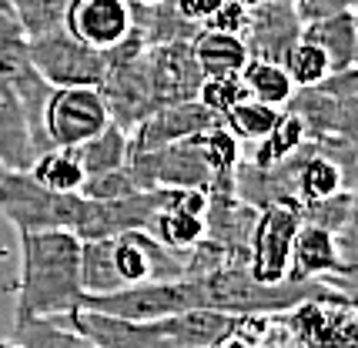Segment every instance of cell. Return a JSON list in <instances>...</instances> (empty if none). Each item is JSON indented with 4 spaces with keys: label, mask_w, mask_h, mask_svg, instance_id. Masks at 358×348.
Instances as JSON below:
<instances>
[{
    "label": "cell",
    "mask_w": 358,
    "mask_h": 348,
    "mask_svg": "<svg viewBox=\"0 0 358 348\" xmlns=\"http://www.w3.org/2000/svg\"><path fill=\"white\" fill-rule=\"evenodd\" d=\"M20 238V285H17V321L61 318L80 308V238L64 228L24 231Z\"/></svg>",
    "instance_id": "1"
},
{
    "label": "cell",
    "mask_w": 358,
    "mask_h": 348,
    "mask_svg": "<svg viewBox=\"0 0 358 348\" xmlns=\"http://www.w3.org/2000/svg\"><path fill=\"white\" fill-rule=\"evenodd\" d=\"M84 215V198L78 191H50L31 171H3L0 177V218L24 231H50L64 228L74 231Z\"/></svg>",
    "instance_id": "2"
},
{
    "label": "cell",
    "mask_w": 358,
    "mask_h": 348,
    "mask_svg": "<svg viewBox=\"0 0 358 348\" xmlns=\"http://www.w3.org/2000/svg\"><path fill=\"white\" fill-rule=\"evenodd\" d=\"M80 308H94L104 315H117L127 321H157L181 312L208 308L204 285L198 278H171V282H141L124 285L108 295H84Z\"/></svg>",
    "instance_id": "3"
},
{
    "label": "cell",
    "mask_w": 358,
    "mask_h": 348,
    "mask_svg": "<svg viewBox=\"0 0 358 348\" xmlns=\"http://www.w3.org/2000/svg\"><path fill=\"white\" fill-rule=\"evenodd\" d=\"M31 61L50 87H97L104 80L101 50L87 48L67 27H54L47 34L27 37Z\"/></svg>",
    "instance_id": "4"
},
{
    "label": "cell",
    "mask_w": 358,
    "mask_h": 348,
    "mask_svg": "<svg viewBox=\"0 0 358 348\" xmlns=\"http://www.w3.org/2000/svg\"><path fill=\"white\" fill-rule=\"evenodd\" d=\"M110 121L101 87H50L41 127L50 147H78Z\"/></svg>",
    "instance_id": "5"
},
{
    "label": "cell",
    "mask_w": 358,
    "mask_h": 348,
    "mask_svg": "<svg viewBox=\"0 0 358 348\" xmlns=\"http://www.w3.org/2000/svg\"><path fill=\"white\" fill-rule=\"evenodd\" d=\"M61 318L94 348H185L178 332V315L157 321H127L94 308H74L71 315Z\"/></svg>",
    "instance_id": "6"
},
{
    "label": "cell",
    "mask_w": 358,
    "mask_h": 348,
    "mask_svg": "<svg viewBox=\"0 0 358 348\" xmlns=\"http://www.w3.org/2000/svg\"><path fill=\"white\" fill-rule=\"evenodd\" d=\"M298 224H301L298 205H268L258 211L248 238V271L255 282L262 285L288 282V261Z\"/></svg>",
    "instance_id": "7"
},
{
    "label": "cell",
    "mask_w": 358,
    "mask_h": 348,
    "mask_svg": "<svg viewBox=\"0 0 358 348\" xmlns=\"http://www.w3.org/2000/svg\"><path fill=\"white\" fill-rule=\"evenodd\" d=\"M104 104H108L110 121L124 127L127 134L155 111V87H151V67H148V50L121 64H104V80L97 84Z\"/></svg>",
    "instance_id": "8"
},
{
    "label": "cell",
    "mask_w": 358,
    "mask_h": 348,
    "mask_svg": "<svg viewBox=\"0 0 358 348\" xmlns=\"http://www.w3.org/2000/svg\"><path fill=\"white\" fill-rule=\"evenodd\" d=\"M110 258L114 271L124 285H141V282H171L185 278V254L168 252L151 231L134 228L110 238Z\"/></svg>",
    "instance_id": "9"
},
{
    "label": "cell",
    "mask_w": 358,
    "mask_h": 348,
    "mask_svg": "<svg viewBox=\"0 0 358 348\" xmlns=\"http://www.w3.org/2000/svg\"><path fill=\"white\" fill-rule=\"evenodd\" d=\"M301 17H298L295 3L285 0H255L248 7V24H245V48L251 57L262 61H278L285 64L288 50L301 41Z\"/></svg>",
    "instance_id": "10"
},
{
    "label": "cell",
    "mask_w": 358,
    "mask_h": 348,
    "mask_svg": "<svg viewBox=\"0 0 358 348\" xmlns=\"http://www.w3.org/2000/svg\"><path fill=\"white\" fill-rule=\"evenodd\" d=\"M164 191L151 188V191H134L124 198H114V201H87L84 198V215H80L74 235L84 238H114L121 231H134V228H151L157 208H161Z\"/></svg>",
    "instance_id": "11"
},
{
    "label": "cell",
    "mask_w": 358,
    "mask_h": 348,
    "mask_svg": "<svg viewBox=\"0 0 358 348\" xmlns=\"http://www.w3.org/2000/svg\"><path fill=\"white\" fill-rule=\"evenodd\" d=\"M161 208H157L151 235L174 254H187L204 238V208L208 191L204 188H161Z\"/></svg>",
    "instance_id": "12"
},
{
    "label": "cell",
    "mask_w": 358,
    "mask_h": 348,
    "mask_svg": "<svg viewBox=\"0 0 358 348\" xmlns=\"http://www.w3.org/2000/svg\"><path fill=\"white\" fill-rule=\"evenodd\" d=\"M211 124H218V117L208 111L198 97L178 101V104L155 108L127 134V144H131V151H151V147H164V144L185 141V138H198Z\"/></svg>",
    "instance_id": "13"
},
{
    "label": "cell",
    "mask_w": 358,
    "mask_h": 348,
    "mask_svg": "<svg viewBox=\"0 0 358 348\" xmlns=\"http://www.w3.org/2000/svg\"><path fill=\"white\" fill-rule=\"evenodd\" d=\"M64 27L94 50H108L134 31L131 0H71Z\"/></svg>",
    "instance_id": "14"
},
{
    "label": "cell",
    "mask_w": 358,
    "mask_h": 348,
    "mask_svg": "<svg viewBox=\"0 0 358 348\" xmlns=\"http://www.w3.org/2000/svg\"><path fill=\"white\" fill-rule=\"evenodd\" d=\"M148 67H151V87H155L157 108L178 104V101H194L201 91L204 78L191 54V41L148 48Z\"/></svg>",
    "instance_id": "15"
},
{
    "label": "cell",
    "mask_w": 358,
    "mask_h": 348,
    "mask_svg": "<svg viewBox=\"0 0 358 348\" xmlns=\"http://www.w3.org/2000/svg\"><path fill=\"white\" fill-rule=\"evenodd\" d=\"M37 158L31 121L20 108V97L14 87L0 78V164L7 171H27Z\"/></svg>",
    "instance_id": "16"
},
{
    "label": "cell",
    "mask_w": 358,
    "mask_h": 348,
    "mask_svg": "<svg viewBox=\"0 0 358 348\" xmlns=\"http://www.w3.org/2000/svg\"><path fill=\"white\" fill-rule=\"evenodd\" d=\"M328 275H338L335 235L312 222H301L295 231V241H292L288 278L292 282H322Z\"/></svg>",
    "instance_id": "17"
},
{
    "label": "cell",
    "mask_w": 358,
    "mask_h": 348,
    "mask_svg": "<svg viewBox=\"0 0 358 348\" xmlns=\"http://www.w3.org/2000/svg\"><path fill=\"white\" fill-rule=\"evenodd\" d=\"M338 191H355L348 184L345 171L328 158L325 151L315 141H305L298 151V164H295V198L298 205H312L322 198H331Z\"/></svg>",
    "instance_id": "18"
},
{
    "label": "cell",
    "mask_w": 358,
    "mask_h": 348,
    "mask_svg": "<svg viewBox=\"0 0 358 348\" xmlns=\"http://www.w3.org/2000/svg\"><path fill=\"white\" fill-rule=\"evenodd\" d=\"M131 17H134V31L148 48H161V44H178V41H191L201 31L198 24H191L174 0H131Z\"/></svg>",
    "instance_id": "19"
},
{
    "label": "cell",
    "mask_w": 358,
    "mask_h": 348,
    "mask_svg": "<svg viewBox=\"0 0 358 348\" xmlns=\"http://www.w3.org/2000/svg\"><path fill=\"white\" fill-rule=\"evenodd\" d=\"M191 54L201 67V78H228V74H241V67L248 64V48L241 41V34L215 31V27H201L191 37Z\"/></svg>",
    "instance_id": "20"
},
{
    "label": "cell",
    "mask_w": 358,
    "mask_h": 348,
    "mask_svg": "<svg viewBox=\"0 0 358 348\" xmlns=\"http://www.w3.org/2000/svg\"><path fill=\"white\" fill-rule=\"evenodd\" d=\"M301 37L325 50L331 71H345L358 57V34H355V24H352V10H342V14H331V17L305 24Z\"/></svg>",
    "instance_id": "21"
},
{
    "label": "cell",
    "mask_w": 358,
    "mask_h": 348,
    "mask_svg": "<svg viewBox=\"0 0 358 348\" xmlns=\"http://www.w3.org/2000/svg\"><path fill=\"white\" fill-rule=\"evenodd\" d=\"M308 141V134H305V124L298 121L292 111H281L278 124L268 131L262 141L251 144L248 151V164H255V168H275V164H281V161H288L295 151H301V144Z\"/></svg>",
    "instance_id": "22"
},
{
    "label": "cell",
    "mask_w": 358,
    "mask_h": 348,
    "mask_svg": "<svg viewBox=\"0 0 358 348\" xmlns=\"http://www.w3.org/2000/svg\"><path fill=\"white\" fill-rule=\"evenodd\" d=\"M127 147H131L127 144V131L117 127L114 121H108L94 138L78 144L74 154H78L80 168H84V177H87V174H104V171H114V168H124Z\"/></svg>",
    "instance_id": "23"
},
{
    "label": "cell",
    "mask_w": 358,
    "mask_h": 348,
    "mask_svg": "<svg viewBox=\"0 0 358 348\" xmlns=\"http://www.w3.org/2000/svg\"><path fill=\"white\" fill-rule=\"evenodd\" d=\"M241 80L248 97L271 104V108H285L288 97L295 94V80L288 78L285 64L278 61H262V57H248V64L241 67Z\"/></svg>",
    "instance_id": "24"
},
{
    "label": "cell",
    "mask_w": 358,
    "mask_h": 348,
    "mask_svg": "<svg viewBox=\"0 0 358 348\" xmlns=\"http://www.w3.org/2000/svg\"><path fill=\"white\" fill-rule=\"evenodd\" d=\"M80 291L84 295H108L121 288V278L114 271V258H110V238H84L80 241Z\"/></svg>",
    "instance_id": "25"
},
{
    "label": "cell",
    "mask_w": 358,
    "mask_h": 348,
    "mask_svg": "<svg viewBox=\"0 0 358 348\" xmlns=\"http://www.w3.org/2000/svg\"><path fill=\"white\" fill-rule=\"evenodd\" d=\"M27 171L50 191H80L84 184V168H80L74 147H44Z\"/></svg>",
    "instance_id": "26"
},
{
    "label": "cell",
    "mask_w": 358,
    "mask_h": 348,
    "mask_svg": "<svg viewBox=\"0 0 358 348\" xmlns=\"http://www.w3.org/2000/svg\"><path fill=\"white\" fill-rule=\"evenodd\" d=\"M281 111H292L305 124L308 141L325 138L335 127V97L322 91V87H295V94L288 97V104Z\"/></svg>",
    "instance_id": "27"
},
{
    "label": "cell",
    "mask_w": 358,
    "mask_h": 348,
    "mask_svg": "<svg viewBox=\"0 0 358 348\" xmlns=\"http://www.w3.org/2000/svg\"><path fill=\"white\" fill-rule=\"evenodd\" d=\"M278 117H281V108L262 104V101H255V97H245V101H238L231 111L221 117V124L228 127L241 144H255L278 124Z\"/></svg>",
    "instance_id": "28"
},
{
    "label": "cell",
    "mask_w": 358,
    "mask_h": 348,
    "mask_svg": "<svg viewBox=\"0 0 358 348\" xmlns=\"http://www.w3.org/2000/svg\"><path fill=\"white\" fill-rule=\"evenodd\" d=\"M14 338L24 348H94L87 338H80L64 318H34L17 321Z\"/></svg>",
    "instance_id": "29"
},
{
    "label": "cell",
    "mask_w": 358,
    "mask_h": 348,
    "mask_svg": "<svg viewBox=\"0 0 358 348\" xmlns=\"http://www.w3.org/2000/svg\"><path fill=\"white\" fill-rule=\"evenodd\" d=\"M198 141H201V154L211 171V181H234V168L241 161V141L221 121L198 134Z\"/></svg>",
    "instance_id": "30"
},
{
    "label": "cell",
    "mask_w": 358,
    "mask_h": 348,
    "mask_svg": "<svg viewBox=\"0 0 358 348\" xmlns=\"http://www.w3.org/2000/svg\"><path fill=\"white\" fill-rule=\"evenodd\" d=\"M67 3L71 0H7V10L14 14V20L27 37H37V34L61 27Z\"/></svg>",
    "instance_id": "31"
},
{
    "label": "cell",
    "mask_w": 358,
    "mask_h": 348,
    "mask_svg": "<svg viewBox=\"0 0 358 348\" xmlns=\"http://www.w3.org/2000/svg\"><path fill=\"white\" fill-rule=\"evenodd\" d=\"M285 71H288V78L295 80V87H318V84L331 74V64H328L325 50L318 48V44L301 37L295 48L288 50Z\"/></svg>",
    "instance_id": "32"
},
{
    "label": "cell",
    "mask_w": 358,
    "mask_h": 348,
    "mask_svg": "<svg viewBox=\"0 0 358 348\" xmlns=\"http://www.w3.org/2000/svg\"><path fill=\"white\" fill-rule=\"evenodd\" d=\"M245 97H248V91H245L241 74H228V78H204L201 91H198V101H201L204 108L215 114L218 121L231 111L238 101H245Z\"/></svg>",
    "instance_id": "33"
},
{
    "label": "cell",
    "mask_w": 358,
    "mask_h": 348,
    "mask_svg": "<svg viewBox=\"0 0 358 348\" xmlns=\"http://www.w3.org/2000/svg\"><path fill=\"white\" fill-rule=\"evenodd\" d=\"M141 191L134 184V177L127 168H114V171H104V174H87L84 184H80V198L87 201H114V198H124V194H134Z\"/></svg>",
    "instance_id": "34"
},
{
    "label": "cell",
    "mask_w": 358,
    "mask_h": 348,
    "mask_svg": "<svg viewBox=\"0 0 358 348\" xmlns=\"http://www.w3.org/2000/svg\"><path fill=\"white\" fill-rule=\"evenodd\" d=\"M352 198H355V191H338V194H331V198L301 205V222H312L335 235L338 224L345 222V215H348V208H352Z\"/></svg>",
    "instance_id": "35"
},
{
    "label": "cell",
    "mask_w": 358,
    "mask_h": 348,
    "mask_svg": "<svg viewBox=\"0 0 358 348\" xmlns=\"http://www.w3.org/2000/svg\"><path fill=\"white\" fill-rule=\"evenodd\" d=\"M335 252H338V275H358V191L345 222L335 231Z\"/></svg>",
    "instance_id": "36"
},
{
    "label": "cell",
    "mask_w": 358,
    "mask_h": 348,
    "mask_svg": "<svg viewBox=\"0 0 358 348\" xmlns=\"http://www.w3.org/2000/svg\"><path fill=\"white\" fill-rule=\"evenodd\" d=\"M331 134H338L358 151V97H335V127Z\"/></svg>",
    "instance_id": "37"
},
{
    "label": "cell",
    "mask_w": 358,
    "mask_h": 348,
    "mask_svg": "<svg viewBox=\"0 0 358 348\" xmlns=\"http://www.w3.org/2000/svg\"><path fill=\"white\" fill-rule=\"evenodd\" d=\"M352 3L355 0H295V10L301 17V24H312V20H322V17L352 10Z\"/></svg>",
    "instance_id": "38"
},
{
    "label": "cell",
    "mask_w": 358,
    "mask_h": 348,
    "mask_svg": "<svg viewBox=\"0 0 358 348\" xmlns=\"http://www.w3.org/2000/svg\"><path fill=\"white\" fill-rule=\"evenodd\" d=\"M221 3H224V0H174V7H178L191 24H198V27H201L204 20L218 10Z\"/></svg>",
    "instance_id": "39"
},
{
    "label": "cell",
    "mask_w": 358,
    "mask_h": 348,
    "mask_svg": "<svg viewBox=\"0 0 358 348\" xmlns=\"http://www.w3.org/2000/svg\"><path fill=\"white\" fill-rule=\"evenodd\" d=\"M0 348H24L17 338H0Z\"/></svg>",
    "instance_id": "40"
},
{
    "label": "cell",
    "mask_w": 358,
    "mask_h": 348,
    "mask_svg": "<svg viewBox=\"0 0 358 348\" xmlns=\"http://www.w3.org/2000/svg\"><path fill=\"white\" fill-rule=\"evenodd\" d=\"M352 24H355V34H358V0L352 3Z\"/></svg>",
    "instance_id": "41"
},
{
    "label": "cell",
    "mask_w": 358,
    "mask_h": 348,
    "mask_svg": "<svg viewBox=\"0 0 358 348\" xmlns=\"http://www.w3.org/2000/svg\"><path fill=\"white\" fill-rule=\"evenodd\" d=\"M3 171H7V168H3V164H0V177H3Z\"/></svg>",
    "instance_id": "42"
},
{
    "label": "cell",
    "mask_w": 358,
    "mask_h": 348,
    "mask_svg": "<svg viewBox=\"0 0 358 348\" xmlns=\"http://www.w3.org/2000/svg\"><path fill=\"white\" fill-rule=\"evenodd\" d=\"M0 7H7V0H0Z\"/></svg>",
    "instance_id": "43"
},
{
    "label": "cell",
    "mask_w": 358,
    "mask_h": 348,
    "mask_svg": "<svg viewBox=\"0 0 358 348\" xmlns=\"http://www.w3.org/2000/svg\"><path fill=\"white\" fill-rule=\"evenodd\" d=\"M285 3H295V0H285Z\"/></svg>",
    "instance_id": "44"
}]
</instances>
